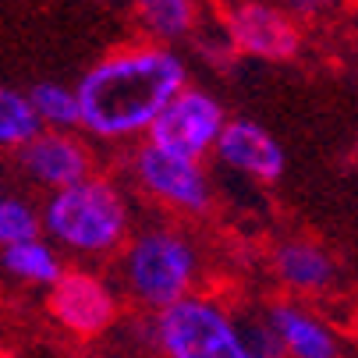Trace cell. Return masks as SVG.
I'll use <instances>...</instances> for the list:
<instances>
[{"mask_svg": "<svg viewBox=\"0 0 358 358\" xmlns=\"http://www.w3.org/2000/svg\"><path fill=\"white\" fill-rule=\"evenodd\" d=\"M181 89L185 64L171 50H128L99 61L78 82V121L96 135H131L149 128Z\"/></svg>", "mask_w": 358, "mask_h": 358, "instance_id": "cell-1", "label": "cell"}, {"mask_svg": "<svg viewBox=\"0 0 358 358\" xmlns=\"http://www.w3.org/2000/svg\"><path fill=\"white\" fill-rule=\"evenodd\" d=\"M46 231L68 248L103 252L124 234V206L107 181H75L57 188L46 206Z\"/></svg>", "mask_w": 358, "mask_h": 358, "instance_id": "cell-2", "label": "cell"}, {"mask_svg": "<svg viewBox=\"0 0 358 358\" xmlns=\"http://www.w3.org/2000/svg\"><path fill=\"white\" fill-rule=\"evenodd\" d=\"M160 341L171 358H252L245 337L210 301L178 298L160 316Z\"/></svg>", "mask_w": 358, "mask_h": 358, "instance_id": "cell-3", "label": "cell"}, {"mask_svg": "<svg viewBox=\"0 0 358 358\" xmlns=\"http://www.w3.org/2000/svg\"><path fill=\"white\" fill-rule=\"evenodd\" d=\"M128 273L135 291L149 305H167L185 298L192 277H195V252L188 241L174 234H145L131 248Z\"/></svg>", "mask_w": 358, "mask_h": 358, "instance_id": "cell-4", "label": "cell"}, {"mask_svg": "<svg viewBox=\"0 0 358 358\" xmlns=\"http://www.w3.org/2000/svg\"><path fill=\"white\" fill-rule=\"evenodd\" d=\"M224 128V110L213 96L199 89H181L171 103L152 117L149 124V145L167 149L174 157H202Z\"/></svg>", "mask_w": 358, "mask_h": 358, "instance_id": "cell-5", "label": "cell"}, {"mask_svg": "<svg viewBox=\"0 0 358 358\" xmlns=\"http://www.w3.org/2000/svg\"><path fill=\"white\" fill-rule=\"evenodd\" d=\"M227 36L234 50H245V54L266 61H284L298 50V29L291 25V18L270 4H259V0L231 8Z\"/></svg>", "mask_w": 358, "mask_h": 358, "instance_id": "cell-6", "label": "cell"}, {"mask_svg": "<svg viewBox=\"0 0 358 358\" xmlns=\"http://www.w3.org/2000/svg\"><path fill=\"white\" fill-rule=\"evenodd\" d=\"M138 174H142V185L149 192L164 195L167 202L181 210H206L210 206V185H206V174L199 171L195 160L188 157H174L167 149H157V145H145L138 152Z\"/></svg>", "mask_w": 358, "mask_h": 358, "instance_id": "cell-7", "label": "cell"}, {"mask_svg": "<svg viewBox=\"0 0 358 358\" xmlns=\"http://www.w3.org/2000/svg\"><path fill=\"white\" fill-rule=\"evenodd\" d=\"M57 320L75 334H99L114 320V294L103 280L89 273H61L50 294Z\"/></svg>", "mask_w": 358, "mask_h": 358, "instance_id": "cell-8", "label": "cell"}, {"mask_svg": "<svg viewBox=\"0 0 358 358\" xmlns=\"http://www.w3.org/2000/svg\"><path fill=\"white\" fill-rule=\"evenodd\" d=\"M217 149H220V157L224 164L252 174V178H263V181H273L280 178L284 171V149L280 142L259 128L255 121H231L220 128L217 135Z\"/></svg>", "mask_w": 358, "mask_h": 358, "instance_id": "cell-9", "label": "cell"}, {"mask_svg": "<svg viewBox=\"0 0 358 358\" xmlns=\"http://www.w3.org/2000/svg\"><path fill=\"white\" fill-rule=\"evenodd\" d=\"M22 164L36 181L54 185V188H68V185L82 181L89 171L85 149L68 135H32L25 142Z\"/></svg>", "mask_w": 358, "mask_h": 358, "instance_id": "cell-10", "label": "cell"}, {"mask_svg": "<svg viewBox=\"0 0 358 358\" xmlns=\"http://www.w3.org/2000/svg\"><path fill=\"white\" fill-rule=\"evenodd\" d=\"M273 334L280 337L284 351L294 358H334L337 344L327 327H320L313 316H305L298 309H277L273 313Z\"/></svg>", "mask_w": 358, "mask_h": 358, "instance_id": "cell-11", "label": "cell"}, {"mask_svg": "<svg viewBox=\"0 0 358 358\" xmlns=\"http://www.w3.org/2000/svg\"><path fill=\"white\" fill-rule=\"evenodd\" d=\"M277 270L291 287H323L334 277L330 259L313 245H287L277 255Z\"/></svg>", "mask_w": 358, "mask_h": 358, "instance_id": "cell-12", "label": "cell"}, {"mask_svg": "<svg viewBox=\"0 0 358 358\" xmlns=\"http://www.w3.org/2000/svg\"><path fill=\"white\" fill-rule=\"evenodd\" d=\"M4 266L22 277V280H32V284H54L61 277V263L50 245L29 238V241H18V245H8L4 248Z\"/></svg>", "mask_w": 358, "mask_h": 358, "instance_id": "cell-13", "label": "cell"}, {"mask_svg": "<svg viewBox=\"0 0 358 358\" xmlns=\"http://www.w3.org/2000/svg\"><path fill=\"white\" fill-rule=\"evenodd\" d=\"M32 135H39V117L29 96L0 85V145H25Z\"/></svg>", "mask_w": 358, "mask_h": 358, "instance_id": "cell-14", "label": "cell"}, {"mask_svg": "<svg viewBox=\"0 0 358 358\" xmlns=\"http://www.w3.org/2000/svg\"><path fill=\"white\" fill-rule=\"evenodd\" d=\"M29 103L36 110L39 121L54 124V128H68V124H78V99L71 89L64 85H54V82H43L29 92Z\"/></svg>", "mask_w": 358, "mask_h": 358, "instance_id": "cell-15", "label": "cell"}, {"mask_svg": "<svg viewBox=\"0 0 358 358\" xmlns=\"http://www.w3.org/2000/svg\"><path fill=\"white\" fill-rule=\"evenodd\" d=\"M135 8L160 36H185L192 29V0H135Z\"/></svg>", "mask_w": 358, "mask_h": 358, "instance_id": "cell-16", "label": "cell"}, {"mask_svg": "<svg viewBox=\"0 0 358 358\" xmlns=\"http://www.w3.org/2000/svg\"><path fill=\"white\" fill-rule=\"evenodd\" d=\"M39 234V217L22 199H0V248L29 241Z\"/></svg>", "mask_w": 358, "mask_h": 358, "instance_id": "cell-17", "label": "cell"}, {"mask_svg": "<svg viewBox=\"0 0 358 358\" xmlns=\"http://www.w3.org/2000/svg\"><path fill=\"white\" fill-rule=\"evenodd\" d=\"M245 344H248L252 358H280V355H284V344H280V337L273 334V327H270V330H252V334H245Z\"/></svg>", "mask_w": 358, "mask_h": 358, "instance_id": "cell-18", "label": "cell"}, {"mask_svg": "<svg viewBox=\"0 0 358 358\" xmlns=\"http://www.w3.org/2000/svg\"><path fill=\"white\" fill-rule=\"evenodd\" d=\"M287 4H291L298 15H320L327 0H287Z\"/></svg>", "mask_w": 358, "mask_h": 358, "instance_id": "cell-19", "label": "cell"}]
</instances>
